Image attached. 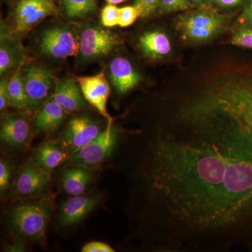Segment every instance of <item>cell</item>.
Wrapping results in <instances>:
<instances>
[{"label": "cell", "mask_w": 252, "mask_h": 252, "mask_svg": "<svg viewBox=\"0 0 252 252\" xmlns=\"http://www.w3.org/2000/svg\"><path fill=\"white\" fill-rule=\"evenodd\" d=\"M139 154L142 216L159 250L252 239V74L181 102Z\"/></svg>", "instance_id": "1"}, {"label": "cell", "mask_w": 252, "mask_h": 252, "mask_svg": "<svg viewBox=\"0 0 252 252\" xmlns=\"http://www.w3.org/2000/svg\"><path fill=\"white\" fill-rule=\"evenodd\" d=\"M23 200L9 213V224L14 234L24 240L40 242L44 238L52 212V198L43 197Z\"/></svg>", "instance_id": "2"}, {"label": "cell", "mask_w": 252, "mask_h": 252, "mask_svg": "<svg viewBox=\"0 0 252 252\" xmlns=\"http://www.w3.org/2000/svg\"><path fill=\"white\" fill-rule=\"evenodd\" d=\"M106 128L90 143L69 154L66 165L80 166L93 169L108 158L115 148L119 139V130L108 122Z\"/></svg>", "instance_id": "3"}, {"label": "cell", "mask_w": 252, "mask_h": 252, "mask_svg": "<svg viewBox=\"0 0 252 252\" xmlns=\"http://www.w3.org/2000/svg\"><path fill=\"white\" fill-rule=\"evenodd\" d=\"M177 26L185 40L202 42L212 39L221 31L223 20L211 10H198L182 16Z\"/></svg>", "instance_id": "4"}, {"label": "cell", "mask_w": 252, "mask_h": 252, "mask_svg": "<svg viewBox=\"0 0 252 252\" xmlns=\"http://www.w3.org/2000/svg\"><path fill=\"white\" fill-rule=\"evenodd\" d=\"M119 44L118 36L99 26H86L79 35L78 56L81 62L96 61L110 54Z\"/></svg>", "instance_id": "5"}, {"label": "cell", "mask_w": 252, "mask_h": 252, "mask_svg": "<svg viewBox=\"0 0 252 252\" xmlns=\"http://www.w3.org/2000/svg\"><path fill=\"white\" fill-rule=\"evenodd\" d=\"M41 52L56 59H65L78 56L79 36L67 26H56L48 28L39 39Z\"/></svg>", "instance_id": "6"}, {"label": "cell", "mask_w": 252, "mask_h": 252, "mask_svg": "<svg viewBox=\"0 0 252 252\" xmlns=\"http://www.w3.org/2000/svg\"><path fill=\"white\" fill-rule=\"evenodd\" d=\"M102 131L99 123L90 116H76L67 123L58 142L70 154L90 143Z\"/></svg>", "instance_id": "7"}, {"label": "cell", "mask_w": 252, "mask_h": 252, "mask_svg": "<svg viewBox=\"0 0 252 252\" xmlns=\"http://www.w3.org/2000/svg\"><path fill=\"white\" fill-rule=\"evenodd\" d=\"M59 14V7L55 0H18L14 11L15 29L25 32L46 18Z\"/></svg>", "instance_id": "8"}, {"label": "cell", "mask_w": 252, "mask_h": 252, "mask_svg": "<svg viewBox=\"0 0 252 252\" xmlns=\"http://www.w3.org/2000/svg\"><path fill=\"white\" fill-rule=\"evenodd\" d=\"M23 82L27 94L28 109L37 108L49 97L54 77L47 67L32 64L22 70Z\"/></svg>", "instance_id": "9"}, {"label": "cell", "mask_w": 252, "mask_h": 252, "mask_svg": "<svg viewBox=\"0 0 252 252\" xmlns=\"http://www.w3.org/2000/svg\"><path fill=\"white\" fill-rule=\"evenodd\" d=\"M49 172L36 165L33 160L23 164L15 182L14 193L21 198L39 197L47 189Z\"/></svg>", "instance_id": "10"}, {"label": "cell", "mask_w": 252, "mask_h": 252, "mask_svg": "<svg viewBox=\"0 0 252 252\" xmlns=\"http://www.w3.org/2000/svg\"><path fill=\"white\" fill-rule=\"evenodd\" d=\"M75 79L86 102L93 106L108 122L112 121L107 108L110 94V86L104 72L94 76L76 77Z\"/></svg>", "instance_id": "11"}, {"label": "cell", "mask_w": 252, "mask_h": 252, "mask_svg": "<svg viewBox=\"0 0 252 252\" xmlns=\"http://www.w3.org/2000/svg\"><path fill=\"white\" fill-rule=\"evenodd\" d=\"M100 200L98 194L77 195L68 198L60 207L59 224L64 227L77 224L95 208Z\"/></svg>", "instance_id": "12"}, {"label": "cell", "mask_w": 252, "mask_h": 252, "mask_svg": "<svg viewBox=\"0 0 252 252\" xmlns=\"http://www.w3.org/2000/svg\"><path fill=\"white\" fill-rule=\"evenodd\" d=\"M30 119L26 114H11L5 116L1 123V142L13 148H21L31 137Z\"/></svg>", "instance_id": "13"}, {"label": "cell", "mask_w": 252, "mask_h": 252, "mask_svg": "<svg viewBox=\"0 0 252 252\" xmlns=\"http://www.w3.org/2000/svg\"><path fill=\"white\" fill-rule=\"evenodd\" d=\"M26 59V53L22 44L17 37L6 28L4 23L1 24L0 38V74L19 67Z\"/></svg>", "instance_id": "14"}, {"label": "cell", "mask_w": 252, "mask_h": 252, "mask_svg": "<svg viewBox=\"0 0 252 252\" xmlns=\"http://www.w3.org/2000/svg\"><path fill=\"white\" fill-rule=\"evenodd\" d=\"M50 99L61 105L67 112L85 109L87 104L77 80L72 78L58 79L54 94Z\"/></svg>", "instance_id": "15"}, {"label": "cell", "mask_w": 252, "mask_h": 252, "mask_svg": "<svg viewBox=\"0 0 252 252\" xmlns=\"http://www.w3.org/2000/svg\"><path fill=\"white\" fill-rule=\"evenodd\" d=\"M108 76L113 86L120 94L129 92L138 85L140 81V75L130 61L123 57L115 58L111 61Z\"/></svg>", "instance_id": "16"}, {"label": "cell", "mask_w": 252, "mask_h": 252, "mask_svg": "<svg viewBox=\"0 0 252 252\" xmlns=\"http://www.w3.org/2000/svg\"><path fill=\"white\" fill-rule=\"evenodd\" d=\"M67 112L53 99L46 101L33 121L34 132L48 133L62 124Z\"/></svg>", "instance_id": "17"}, {"label": "cell", "mask_w": 252, "mask_h": 252, "mask_svg": "<svg viewBox=\"0 0 252 252\" xmlns=\"http://www.w3.org/2000/svg\"><path fill=\"white\" fill-rule=\"evenodd\" d=\"M69 153L59 142H49L41 144L33 154V159L36 165L51 172L61 164L65 163Z\"/></svg>", "instance_id": "18"}, {"label": "cell", "mask_w": 252, "mask_h": 252, "mask_svg": "<svg viewBox=\"0 0 252 252\" xmlns=\"http://www.w3.org/2000/svg\"><path fill=\"white\" fill-rule=\"evenodd\" d=\"M61 177L63 189L71 196L83 195L91 179L89 169L74 165L63 168Z\"/></svg>", "instance_id": "19"}, {"label": "cell", "mask_w": 252, "mask_h": 252, "mask_svg": "<svg viewBox=\"0 0 252 252\" xmlns=\"http://www.w3.org/2000/svg\"><path fill=\"white\" fill-rule=\"evenodd\" d=\"M139 46L147 57L160 59L165 57L171 51L170 39L160 31H150L140 36Z\"/></svg>", "instance_id": "20"}, {"label": "cell", "mask_w": 252, "mask_h": 252, "mask_svg": "<svg viewBox=\"0 0 252 252\" xmlns=\"http://www.w3.org/2000/svg\"><path fill=\"white\" fill-rule=\"evenodd\" d=\"M10 105L16 108L28 109V101L22 71L17 69L8 80Z\"/></svg>", "instance_id": "21"}, {"label": "cell", "mask_w": 252, "mask_h": 252, "mask_svg": "<svg viewBox=\"0 0 252 252\" xmlns=\"http://www.w3.org/2000/svg\"><path fill=\"white\" fill-rule=\"evenodd\" d=\"M68 17L79 19L94 14L96 9L95 0H62Z\"/></svg>", "instance_id": "22"}, {"label": "cell", "mask_w": 252, "mask_h": 252, "mask_svg": "<svg viewBox=\"0 0 252 252\" xmlns=\"http://www.w3.org/2000/svg\"><path fill=\"white\" fill-rule=\"evenodd\" d=\"M13 177V167L4 159L0 160V194L4 196L11 185Z\"/></svg>", "instance_id": "23"}, {"label": "cell", "mask_w": 252, "mask_h": 252, "mask_svg": "<svg viewBox=\"0 0 252 252\" xmlns=\"http://www.w3.org/2000/svg\"><path fill=\"white\" fill-rule=\"evenodd\" d=\"M101 22L106 28L119 26V8L116 5L111 4L104 6L101 12Z\"/></svg>", "instance_id": "24"}, {"label": "cell", "mask_w": 252, "mask_h": 252, "mask_svg": "<svg viewBox=\"0 0 252 252\" xmlns=\"http://www.w3.org/2000/svg\"><path fill=\"white\" fill-rule=\"evenodd\" d=\"M138 17H140V14L135 6L119 8V26L122 28L128 27L133 24Z\"/></svg>", "instance_id": "25"}, {"label": "cell", "mask_w": 252, "mask_h": 252, "mask_svg": "<svg viewBox=\"0 0 252 252\" xmlns=\"http://www.w3.org/2000/svg\"><path fill=\"white\" fill-rule=\"evenodd\" d=\"M231 42L233 45L252 49V30L240 28L232 38Z\"/></svg>", "instance_id": "26"}, {"label": "cell", "mask_w": 252, "mask_h": 252, "mask_svg": "<svg viewBox=\"0 0 252 252\" xmlns=\"http://www.w3.org/2000/svg\"><path fill=\"white\" fill-rule=\"evenodd\" d=\"M160 0H135L134 6L138 10L140 17H147L160 6Z\"/></svg>", "instance_id": "27"}, {"label": "cell", "mask_w": 252, "mask_h": 252, "mask_svg": "<svg viewBox=\"0 0 252 252\" xmlns=\"http://www.w3.org/2000/svg\"><path fill=\"white\" fill-rule=\"evenodd\" d=\"M190 3L189 0H160V7L162 12L182 11L189 7Z\"/></svg>", "instance_id": "28"}, {"label": "cell", "mask_w": 252, "mask_h": 252, "mask_svg": "<svg viewBox=\"0 0 252 252\" xmlns=\"http://www.w3.org/2000/svg\"><path fill=\"white\" fill-rule=\"evenodd\" d=\"M82 252H114V249L107 243L102 242L94 241L86 244L82 248Z\"/></svg>", "instance_id": "29"}, {"label": "cell", "mask_w": 252, "mask_h": 252, "mask_svg": "<svg viewBox=\"0 0 252 252\" xmlns=\"http://www.w3.org/2000/svg\"><path fill=\"white\" fill-rule=\"evenodd\" d=\"M10 104L8 80L2 79L0 82V110L4 111Z\"/></svg>", "instance_id": "30"}, {"label": "cell", "mask_w": 252, "mask_h": 252, "mask_svg": "<svg viewBox=\"0 0 252 252\" xmlns=\"http://www.w3.org/2000/svg\"><path fill=\"white\" fill-rule=\"evenodd\" d=\"M241 28L252 30V0H250L247 9L242 16Z\"/></svg>", "instance_id": "31"}, {"label": "cell", "mask_w": 252, "mask_h": 252, "mask_svg": "<svg viewBox=\"0 0 252 252\" xmlns=\"http://www.w3.org/2000/svg\"><path fill=\"white\" fill-rule=\"evenodd\" d=\"M26 250V243L23 238H18L15 240L11 245H8L4 248V252H23Z\"/></svg>", "instance_id": "32"}, {"label": "cell", "mask_w": 252, "mask_h": 252, "mask_svg": "<svg viewBox=\"0 0 252 252\" xmlns=\"http://www.w3.org/2000/svg\"><path fill=\"white\" fill-rule=\"evenodd\" d=\"M243 0H216L217 4L223 7H233L240 4Z\"/></svg>", "instance_id": "33"}, {"label": "cell", "mask_w": 252, "mask_h": 252, "mask_svg": "<svg viewBox=\"0 0 252 252\" xmlns=\"http://www.w3.org/2000/svg\"><path fill=\"white\" fill-rule=\"evenodd\" d=\"M125 1L126 0H106V1H107L108 4L114 5L121 4V3L124 2V1Z\"/></svg>", "instance_id": "34"}, {"label": "cell", "mask_w": 252, "mask_h": 252, "mask_svg": "<svg viewBox=\"0 0 252 252\" xmlns=\"http://www.w3.org/2000/svg\"><path fill=\"white\" fill-rule=\"evenodd\" d=\"M189 2L194 4H200L204 2L205 0H189Z\"/></svg>", "instance_id": "35"}]
</instances>
